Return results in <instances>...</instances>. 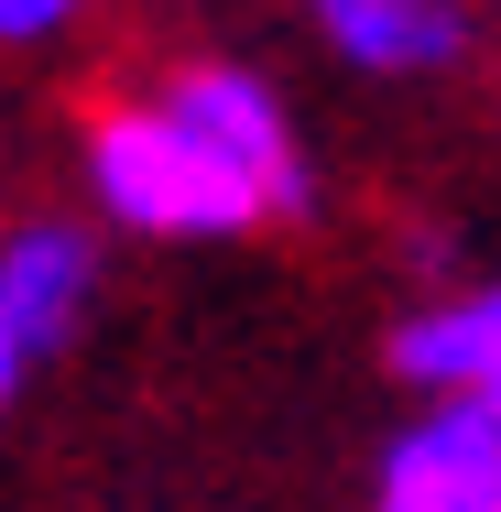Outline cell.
Listing matches in <instances>:
<instances>
[{
  "mask_svg": "<svg viewBox=\"0 0 501 512\" xmlns=\"http://www.w3.org/2000/svg\"><path fill=\"white\" fill-rule=\"evenodd\" d=\"M393 371L425 404H480L501 425V273L491 284H447L393 327Z\"/></svg>",
  "mask_w": 501,
  "mask_h": 512,
  "instance_id": "4",
  "label": "cell"
},
{
  "mask_svg": "<svg viewBox=\"0 0 501 512\" xmlns=\"http://www.w3.org/2000/svg\"><path fill=\"white\" fill-rule=\"evenodd\" d=\"M305 22L360 77H447L469 55V11L458 0H305Z\"/></svg>",
  "mask_w": 501,
  "mask_h": 512,
  "instance_id": "6",
  "label": "cell"
},
{
  "mask_svg": "<svg viewBox=\"0 0 501 512\" xmlns=\"http://www.w3.org/2000/svg\"><path fill=\"white\" fill-rule=\"evenodd\" d=\"M88 295H99V251H88V229L33 218V229L0 240V338H11L22 360L66 349L77 316H88Z\"/></svg>",
  "mask_w": 501,
  "mask_h": 512,
  "instance_id": "5",
  "label": "cell"
},
{
  "mask_svg": "<svg viewBox=\"0 0 501 512\" xmlns=\"http://www.w3.org/2000/svg\"><path fill=\"white\" fill-rule=\"evenodd\" d=\"M88 0H0V44H55Z\"/></svg>",
  "mask_w": 501,
  "mask_h": 512,
  "instance_id": "7",
  "label": "cell"
},
{
  "mask_svg": "<svg viewBox=\"0 0 501 512\" xmlns=\"http://www.w3.org/2000/svg\"><path fill=\"white\" fill-rule=\"evenodd\" d=\"M11 382H22V349H11V338H0V404H11Z\"/></svg>",
  "mask_w": 501,
  "mask_h": 512,
  "instance_id": "8",
  "label": "cell"
},
{
  "mask_svg": "<svg viewBox=\"0 0 501 512\" xmlns=\"http://www.w3.org/2000/svg\"><path fill=\"white\" fill-rule=\"evenodd\" d=\"M371 512H501V425L480 404H414L371 469Z\"/></svg>",
  "mask_w": 501,
  "mask_h": 512,
  "instance_id": "3",
  "label": "cell"
},
{
  "mask_svg": "<svg viewBox=\"0 0 501 512\" xmlns=\"http://www.w3.org/2000/svg\"><path fill=\"white\" fill-rule=\"evenodd\" d=\"M153 99L175 109L207 153L251 186V197H262V218H305V207H316V175H305V142H295V109L273 99V77H251V66H229V55H197V66H175Z\"/></svg>",
  "mask_w": 501,
  "mask_h": 512,
  "instance_id": "2",
  "label": "cell"
},
{
  "mask_svg": "<svg viewBox=\"0 0 501 512\" xmlns=\"http://www.w3.org/2000/svg\"><path fill=\"white\" fill-rule=\"evenodd\" d=\"M88 197L142 240H229L262 229V197L207 153L164 99H120L88 120Z\"/></svg>",
  "mask_w": 501,
  "mask_h": 512,
  "instance_id": "1",
  "label": "cell"
}]
</instances>
